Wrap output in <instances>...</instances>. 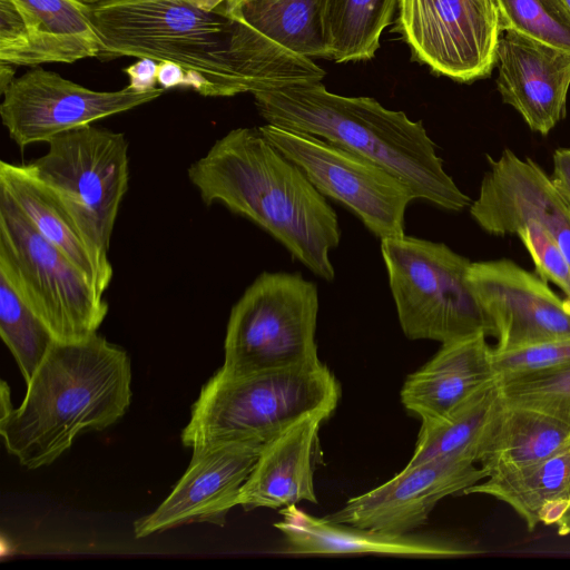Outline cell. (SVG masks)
<instances>
[{"label":"cell","instance_id":"6da1fadb","mask_svg":"<svg viewBox=\"0 0 570 570\" xmlns=\"http://www.w3.org/2000/svg\"><path fill=\"white\" fill-rule=\"evenodd\" d=\"M225 3V2H224ZM224 3L213 11L188 0H105L90 6L99 38L97 58H148L180 66L188 88L207 97L321 81L311 58L271 41Z\"/></svg>","mask_w":570,"mask_h":570},{"label":"cell","instance_id":"7a4b0ae2","mask_svg":"<svg viewBox=\"0 0 570 570\" xmlns=\"http://www.w3.org/2000/svg\"><path fill=\"white\" fill-rule=\"evenodd\" d=\"M187 175L206 205L223 204L267 232L312 273L334 279L330 253L341 239L337 215L259 127L228 131Z\"/></svg>","mask_w":570,"mask_h":570},{"label":"cell","instance_id":"3957f363","mask_svg":"<svg viewBox=\"0 0 570 570\" xmlns=\"http://www.w3.org/2000/svg\"><path fill=\"white\" fill-rule=\"evenodd\" d=\"M18 409L0 420L7 451L30 470L49 465L82 433L118 422L131 401L127 352L98 333L55 341L26 383Z\"/></svg>","mask_w":570,"mask_h":570},{"label":"cell","instance_id":"277c9868","mask_svg":"<svg viewBox=\"0 0 570 570\" xmlns=\"http://www.w3.org/2000/svg\"><path fill=\"white\" fill-rule=\"evenodd\" d=\"M261 117L271 125L309 134L383 167L416 199L461 212L472 200L445 171L422 121L390 110L370 97L328 91L321 81L289 83L253 94Z\"/></svg>","mask_w":570,"mask_h":570},{"label":"cell","instance_id":"5b68a950","mask_svg":"<svg viewBox=\"0 0 570 570\" xmlns=\"http://www.w3.org/2000/svg\"><path fill=\"white\" fill-rule=\"evenodd\" d=\"M341 385L320 360L230 375L218 370L203 385L181 432L193 451L222 443L265 445L312 414L332 416Z\"/></svg>","mask_w":570,"mask_h":570},{"label":"cell","instance_id":"8992f818","mask_svg":"<svg viewBox=\"0 0 570 570\" xmlns=\"http://www.w3.org/2000/svg\"><path fill=\"white\" fill-rule=\"evenodd\" d=\"M0 275L59 342L96 334L108 304L88 277L0 189Z\"/></svg>","mask_w":570,"mask_h":570},{"label":"cell","instance_id":"52a82bcc","mask_svg":"<svg viewBox=\"0 0 570 570\" xmlns=\"http://www.w3.org/2000/svg\"><path fill=\"white\" fill-rule=\"evenodd\" d=\"M317 314L315 283L263 272L230 309L220 370L243 375L318 361Z\"/></svg>","mask_w":570,"mask_h":570},{"label":"cell","instance_id":"ba28073f","mask_svg":"<svg viewBox=\"0 0 570 570\" xmlns=\"http://www.w3.org/2000/svg\"><path fill=\"white\" fill-rule=\"evenodd\" d=\"M401 328L410 340L446 343L487 335L466 283L470 261L444 243L403 235L381 240Z\"/></svg>","mask_w":570,"mask_h":570},{"label":"cell","instance_id":"9c48e42d","mask_svg":"<svg viewBox=\"0 0 570 570\" xmlns=\"http://www.w3.org/2000/svg\"><path fill=\"white\" fill-rule=\"evenodd\" d=\"M48 145V151L27 166L56 194L89 240L108 253L129 181L125 135L86 125Z\"/></svg>","mask_w":570,"mask_h":570},{"label":"cell","instance_id":"30bf717a","mask_svg":"<svg viewBox=\"0 0 570 570\" xmlns=\"http://www.w3.org/2000/svg\"><path fill=\"white\" fill-rule=\"evenodd\" d=\"M259 129L323 196L352 210L374 236L405 235V210L416 198L400 178L320 137L271 124Z\"/></svg>","mask_w":570,"mask_h":570},{"label":"cell","instance_id":"8fae6325","mask_svg":"<svg viewBox=\"0 0 570 570\" xmlns=\"http://www.w3.org/2000/svg\"><path fill=\"white\" fill-rule=\"evenodd\" d=\"M397 31L420 62L456 81L485 78L497 62L494 0H399Z\"/></svg>","mask_w":570,"mask_h":570},{"label":"cell","instance_id":"7c38bea8","mask_svg":"<svg viewBox=\"0 0 570 570\" xmlns=\"http://www.w3.org/2000/svg\"><path fill=\"white\" fill-rule=\"evenodd\" d=\"M466 283L495 352L570 338V303L509 258L471 262Z\"/></svg>","mask_w":570,"mask_h":570},{"label":"cell","instance_id":"4fadbf2b","mask_svg":"<svg viewBox=\"0 0 570 570\" xmlns=\"http://www.w3.org/2000/svg\"><path fill=\"white\" fill-rule=\"evenodd\" d=\"M163 88L97 91L33 68L1 94L0 116L11 139L22 149L72 129L128 111L159 98Z\"/></svg>","mask_w":570,"mask_h":570},{"label":"cell","instance_id":"5bb4252c","mask_svg":"<svg viewBox=\"0 0 570 570\" xmlns=\"http://www.w3.org/2000/svg\"><path fill=\"white\" fill-rule=\"evenodd\" d=\"M488 170L469 212L481 229L493 236L515 235L534 222L554 240L570 264V204L550 175L533 159L504 148L487 156Z\"/></svg>","mask_w":570,"mask_h":570},{"label":"cell","instance_id":"9a60e30c","mask_svg":"<svg viewBox=\"0 0 570 570\" xmlns=\"http://www.w3.org/2000/svg\"><path fill=\"white\" fill-rule=\"evenodd\" d=\"M485 473L471 458L449 456L405 465L392 479L351 498L331 522L406 534L423 525L436 503L484 480Z\"/></svg>","mask_w":570,"mask_h":570},{"label":"cell","instance_id":"2e32d148","mask_svg":"<svg viewBox=\"0 0 570 570\" xmlns=\"http://www.w3.org/2000/svg\"><path fill=\"white\" fill-rule=\"evenodd\" d=\"M264 445L222 443L193 451L190 463L169 495L151 513L135 521L136 538L190 522L223 527L238 505L242 487Z\"/></svg>","mask_w":570,"mask_h":570},{"label":"cell","instance_id":"e0dca14e","mask_svg":"<svg viewBox=\"0 0 570 570\" xmlns=\"http://www.w3.org/2000/svg\"><path fill=\"white\" fill-rule=\"evenodd\" d=\"M498 90L528 127L548 135L566 115L570 51L514 31H504L497 48Z\"/></svg>","mask_w":570,"mask_h":570},{"label":"cell","instance_id":"ac0fdd59","mask_svg":"<svg viewBox=\"0 0 570 570\" xmlns=\"http://www.w3.org/2000/svg\"><path fill=\"white\" fill-rule=\"evenodd\" d=\"M283 519L274 524L285 540V553L384 554L421 558H456L478 551L455 539L431 534H393L380 530L331 522L299 510L281 508Z\"/></svg>","mask_w":570,"mask_h":570},{"label":"cell","instance_id":"d6986e66","mask_svg":"<svg viewBox=\"0 0 570 570\" xmlns=\"http://www.w3.org/2000/svg\"><path fill=\"white\" fill-rule=\"evenodd\" d=\"M498 379L493 347L484 333H476L442 343L428 363L405 379L401 402L421 422L438 421Z\"/></svg>","mask_w":570,"mask_h":570},{"label":"cell","instance_id":"ffe728a7","mask_svg":"<svg viewBox=\"0 0 570 570\" xmlns=\"http://www.w3.org/2000/svg\"><path fill=\"white\" fill-rule=\"evenodd\" d=\"M327 419L308 415L267 442L242 487L238 505L250 511L317 503L313 459L320 426Z\"/></svg>","mask_w":570,"mask_h":570},{"label":"cell","instance_id":"44dd1931","mask_svg":"<svg viewBox=\"0 0 570 570\" xmlns=\"http://www.w3.org/2000/svg\"><path fill=\"white\" fill-rule=\"evenodd\" d=\"M0 189L6 191L33 227L59 248L104 294L114 271L108 253L96 247L72 215L27 164L0 163Z\"/></svg>","mask_w":570,"mask_h":570},{"label":"cell","instance_id":"7402d4cb","mask_svg":"<svg viewBox=\"0 0 570 570\" xmlns=\"http://www.w3.org/2000/svg\"><path fill=\"white\" fill-rule=\"evenodd\" d=\"M568 441L566 424L501 396L481 442L478 464L487 478L509 473L550 456Z\"/></svg>","mask_w":570,"mask_h":570},{"label":"cell","instance_id":"603a6c76","mask_svg":"<svg viewBox=\"0 0 570 570\" xmlns=\"http://www.w3.org/2000/svg\"><path fill=\"white\" fill-rule=\"evenodd\" d=\"M463 493L487 494L504 502L529 531L539 523L554 525L570 499V441L539 462L487 478Z\"/></svg>","mask_w":570,"mask_h":570},{"label":"cell","instance_id":"cb8c5ba5","mask_svg":"<svg viewBox=\"0 0 570 570\" xmlns=\"http://www.w3.org/2000/svg\"><path fill=\"white\" fill-rule=\"evenodd\" d=\"M23 18L29 50L24 66L73 63L98 57L90 6L77 0H12Z\"/></svg>","mask_w":570,"mask_h":570},{"label":"cell","instance_id":"d4e9b609","mask_svg":"<svg viewBox=\"0 0 570 570\" xmlns=\"http://www.w3.org/2000/svg\"><path fill=\"white\" fill-rule=\"evenodd\" d=\"M501 401L499 379L483 387L445 417L422 422L414 452L406 465L478 453L489 422Z\"/></svg>","mask_w":570,"mask_h":570},{"label":"cell","instance_id":"484cf974","mask_svg":"<svg viewBox=\"0 0 570 570\" xmlns=\"http://www.w3.org/2000/svg\"><path fill=\"white\" fill-rule=\"evenodd\" d=\"M324 0H246L228 10L271 41L306 57L327 58Z\"/></svg>","mask_w":570,"mask_h":570},{"label":"cell","instance_id":"4316f807","mask_svg":"<svg viewBox=\"0 0 570 570\" xmlns=\"http://www.w3.org/2000/svg\"><path fill=\"white\" fill-rule=\"evenodd\" d=\"M397 6L399 0H324L327 58L335 62L371 59Z\"/></svg>","mask_w":570,"mask_h":570},{"label":"cell","instance_id":"83f0119b","mask_svg":"<svg viewBox=\"0 0 570 570\" xmlns=\"http://www.w3.org/2000/svg\"><path fill=\"white\" fill-rule=\"evenodd\" d=\"M0 335L27 383L56 341L45 323L0 275Z\"/></svg>","mask_w":570,"mask_h":570},{"label":"cell","instance_id":"f1b7e54d","mask_svg":"<svg viewBox=\"0 0 570 570\" xmlns=\"http://www.w3.org/2000/svg\"><path fill=\"white\" fill-rule=\"evenodd\" d=\"M502 400L546 413L570 428V363L499 376Z\"/></svg>","mask_w":570,"mask_h":570},{"label":"cell","instance_id":"f546056e","mask_svg":"<svg viewBox=\"0 0 570 570\" xmlns=\"http://www.w3.org/2000/svg\"><path fill=\"white\" fill-rule=\"evenodd\" d=\"M501 31L570 51V11L561 0H494Z\"/></svg>","mask_w":570,"mask_h":570},{"label":"cell","instance_id":"4dcf8cb0","mask_svg":"<svg viewBox=\"0 0 570 570\" xmlns=\"http://www.w3.org/2000/svg\"><path fill=\"white\" fill-rule=\"evenodd\" d=\"M515 235L529 253L535 273L558 286L570 303V264L554 240L534 222L523 225Z\"/></svg>","mask_w":570,"mask_h":570},{"label":"cell","instance_id":"1f68e13d","mask_svg":"<svg viewBox=\"0 0 570 570\" xmlns=\"http://www.w3.org/2000/svg\"><path fill=\"white\" fill-rule=\"evenodd\" d=\"M570 363V338L495 352L493 364L499 376Z\"/></svg>","mask_w":570,"mask_h":570},{"label":"cell","instance_id":"d6a6232c","mask_svg":"<svg viewBox=\"0 0 570 570\" xmlns=\"http://www.w3.org/2000/svg\"><path fill=\"white\" fill-rule=\"evenodd\" d=\"M29 36L18 8L12 0H0V61L24 66Z\"/></svg>","mask_w":570,"mask_h":570},{"label":"cell","instance_id":"836d02e7","mask_svg":"<svg viewBox=\"0 0 570 570\" xmlns=\"http://www.w3.org/2000/svg\"><path fill=\"white\" fill-rule=\"evenodd\" d=\"M157 61L148 58H141L137 62L125 69L129 78L128 87L137 91H148L156 88L157 82Z\"/></svg>","mask_w":570,"mask_h":570},{"label":"cell","instance_id":"e575fe53","mask_svg":"<svg viewBox=\"0 0 570 570\" xmlns=\"http://www.w3.org/2000/svg\"><path fill=\"white\" fill-rule=\"evenodd\" d=\"M551 180L562 197L570 204V146L560 147L552 155Z\"/></svg>","mask_w":570,"mask_h":570},{"label":"cell","instance_id":"d590c367","mask_svg":"<svg viewBox=\"0 0 570 570\" xmlns=\"http://www.w3.org/2000/svg\"><path fill=\"white\" fill-rule=\"evenodd\" d=\"M157 82L164 90L188 87V75L180 66L163 61L158 63Z\"/></svg>","mask_w":570,"mask_h":570},{"label":"cell","instance_id":"8d00e7d4","mask_svg":"<svg viewBox=\"0 0 570 570\" xmlns=\"http://www.w3.org/2000/svg\"><path fill=\"white\" fill-rule=\"evenodd\" d=\"M0 420L7 417L14 409L11 403L10 387L2 381L0 387Z\"/></svg>","mask_w":570,"mask_h":570},{"label":"cell","instance_id":"74e56055","mask_svg":"<svg viewBox=\"0 0 570 570\" xmlns=\"http://www.w3.org/2000/svg\"><path fill=\"white\" fill-rule=\"evenodd\" d=\"M553 527H556L557 532L560 535L570 534V499L568 500L567 504L562 509L560 517Z\"/></svg>","mask_w":570,"mask_h":570},{"label":"cell","instance_id":"f35d334b","mask_svg":"<svg viewBox=\"0 0 570 570\" xmlns=\"http://www.w3.org/2000/svg\"><path fill=\"white\" fill-rule=\"evenodd\" d=\"M14 79L13 65L0 61V92L2 94Z\"/></svg>","mask_w":570,"mask_h":570},{"label":"cell","instance_id":"ab89813d","mask_svg":"<svg viewBox=\"0 0 570 570\" xmlns=\"http://www.w3.org/2000/svg\"><path fill=\"white\" fill-rule=\"evenodd\" d=\"M195 7L205 10L213 11L220 7L226 0H188Z\"/></svg>","mask_w":570,"mask_h":570},{"label":"cell","instance_id":"60d3db41","mask_svg":"<svg viewBox=\"0 0 570 570\" xmlns=\"http://www.w3.org/2000/svg\"><path fill=\"white\" fill-rule=\"evenodd\" d=\"M244 1H246V0H226L224 6H225V8L227 10H232V9L236 8L238 4H240Z\"/></svg>","mask_w":570,"mask_h":570},{"label":"cell","instance_id":"b9f144b4","mask_svg":"<svg viewBox=\"0 0 570 570\" xmlns=\"http://www.w3.org/2000/svg\"><path fill=\"white\" fill-rule=\"evenodd\" d=\"M83 4H87V6H92V4H97L101 1H105V0H77Z\"/></svg>","mask_w":570,"mask_h":570},{"label":"cell","instance_id":"7bdbcfd3","mask_svg":"<svg viewBox=\"0 0 570 570\" xmlns=\"http://www.w3.org/2000/svg\"><path fill=\"white\" fill-rule=\"evenodd\" d=\"M567 9L570 11V0H561Z\"/></svg>","mask_w":570,"mask_h":570}]
</instances>
